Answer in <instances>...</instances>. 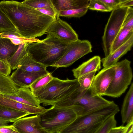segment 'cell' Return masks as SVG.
Wrapping results in <instances>:
<instances>
[{
	"label": "cell",
	"mask_w": 133,
	"mask_h": 133,
	"mask_svg": "<svg viewBox=\"0 0 133 133\" xmlns=\"http://www.w3.org/2000/svg\"><path fill=\"white\" fill-rule=\"evenodd\" d=\"M2 10L17 29L21 37L31 39L41 36L55 19L22 2L7 1Z\"/></svg>",
	"instance_id": "6da1fadb"
},
{
	"label": "cell",
	"mask_w": 133,
	"mask_h": 133,
	"mask_svg": "<svg viewBox=\"0 0 133 133\" xmlns=\"http://www.w3.org/2000/svg\"><path fill=\"white\" fill-rule=\"evenodd\" d=\"M69 43L49 34L45 39L29 44L27 51L36 61L52 66L62 57Z\"/></svg>",
	"instance_id": "7a4b0ae2"
},
{
	"label": "cell",
	"mask_w": 133,
	"mask_h": 133,
	"mask_svg": "<svg viewBox=\"0 0 133 133\" xmlns=\"http://www.w3.org/2000/svg\"><path fill=\"white\" fill-rule=\"evenodd\" d=\"M84 110L79 105H52L40 115L41 123L48 133H58L82 115Z\"/></svg>",
	"instance_id": "3957f363"
},
{
	"label": "cell",
	"mask_w": 133,
	"mask_h": 133,
	"mask_svg": "<svg viewBox=\"0 0 133 133\" xmlns=\"http://www.w3.org/2000/svg\"><path fill=\"white\" fill-rule=\"evenodd\" d=\"M119 111L118 106L112 101L104 107L79 117L58 133H94L109 118Z\"/></svg>",
	"instance_id": "277c9868"
},
{
	"label": "cell",
	"mask_w": 133,
	"mask_h": 133,
	"mask_svg": "<svg viewBox=\"0 0 133 133\" xmlns=\"http://www.w3.org/2000/svg\"><path fill=\"white\" fill-rule=\"evenodd\" d=\"M79 87L77 79L62 80L54 77L45 87L34 94L43 106H52L70 98Z\"/></svg>",
	"instance_id": "5b68a950"
},
{
	"label": "cell",
	"mask_w": 133,
	"mask_h": 133,
	"mask_svg": "<svg viewBox=\"0 0 133 133\" xmlns=\"http://www.w3.org/2000/svg\"><path fill=\"white\" fill-rule=\"evenodd\" d=\"M131 63L130 61L125 59L115 65L114 76L104 96L118 98L125 92L133 78Z\"/></svg>",
	"instance_id": "8992f818"
},
{
	"label": "cell",
	"mask_w": 133,
	"mask_h": 133,
	"mask_svg": "<svg viewBox=\"0 0 133 133\" xmlns=\"http://www.w3.org/2000/svg\"><path fill=\"white\" fill-rule=\"evenodd\" d=\"M128 9L118 7L112 11L102 37V47L105 57L110 53L112 43L122 28Z\"/></svg>",
	"instance_id": "52a82bcc"
},
{
	"label": "cell",
	"mask_w": 133,
	"mask_h": 133,
	"mask_svg": "<svg viewBox=\"0 0 133 133\" xmlns=\"http://www.w3.org/2000/svg\"><path fill=\"white\" fill-rule=\"evenodd\" d=\"M112 101L105 99L102 96H92L90 89L81 91L79 88L78 92L70 100L64 103L62 106L80 105L84 109L82 115H85L108 105Z\"/></svg>",
	"instance_id": "ba28073f"
},
{
	"label": "cell",
	"mask_w": 133,
	"mask_h": 133,
	"mask_svg": "<svg viewBox=\"0 0 133 133\" xmlns=\"http://www.w3.org/2000/svg\"><path fill=\"white\" fill-rule=\"evenodd\" d=\"M92 48L91 42L88 40L78 39L72 42L68 45L62 57L52 67L56 68L68 67L91 52Z\"/></svg>",
	"instance_id": "9c48e42d"
},
{
	"label": "cell",
	"mask_w": 133,
	"mask_h": 133,
	"mask_svg": "<svg viewBox=\"0 0 133 133\" xmlns=\"http://www.w3.org/2000/svg\"><path fill=\"white\" fill-rule=\"evenodd\" d=\"M115 73V66L104 68L94 76L90 90L92 96H104Z\"/></svg>",
	"instance_id": "30bf717a"
},
{
	"label": "cell",
	"mask_w": 133,
	"mask_h": 133,
	"mask_svg": "<svg viewBox=\"0 0 133 133\" xmlns=\"http://www.w3.org/2000/svg\"><path fill=\"white\" fill-rule=\"evenodd\" d=\"M46 34H51L69 43L78 39V35L68 23L57 17L48 29Z\"/></svg>",
	"instance_id": "8fae6325"
},
{
	"label": "cell",
	"mask_w": 133,
	"mask_h": 133,
	"mask_svg": "<svg viewBox=\"0 0 133 133\" xmlns=\"http://www.w3.org/2000/svg\"><path fill=\"white\" fill-rule=\"evenodd\" d=\"M40 115L24 117L19 118L12 125L19 133H48L42 126Z\"/></svg>",
	"instance_id": "7c38bea8"
},
{
	"label": "cell",
	"mask_w": 133,
	"mask_h": 133,
	"mask_svg": "<svg viewBox=\"0 0 133 133\" xmlns=\"http://www.w3.org/2000/svg\"><path fill=\"white\" fill-rule=\"evenodd\" d=\"M49 72L47 70L31 72L17 68L10 77L14 83L19 88L29 87L37 79Z\"/></svg>",
	"instance_id": "4fadbf2b"
},
{
	"label": "cell",
	"mask_w": 133,
	"mask_h": 133,
	"mask_svg": "<svg viewBox=\"0 0 133 133\" xmlns=\"http://www.w3.org/2000/svg\"><path fill=\"white\" fill-rule=\"evenodd\" d=\"M4 97L18 102L33 106L42 108L39 100L29 87L19 88L15 94H2Z\"/></svg>",
	"instance_id": "5bb4252c"
},
{
	"label": "cell",
	"mask_w": 133,
	"mask_h": 133,
	"mask_svg": "<svg viewBox=\"0 0 133 133\" xmlns=\"http://www.w3.org/2000/svg\"><path fill=\"white\" fill-rule=\"evenodd\" d=\"M133 44V35L114 52L101 59L104 68L115 65L121 57L131 50Z\"/></svg>",
	"instance_id": "9a60e30c"
},
{
	"label": "cell",
	"mask_w": 133,
	"mask_h": 133,
	"mask_svg": "<svg viewBox=\"0 0 133 133\" xmlns=\"http://www.w3.org/2000/svg\"><path fill=\"white\" fill-rule=\"evenodd\" d=\"M0 104L16 110L35 115H41L47 110L18 102L3 96L0 94Z\"/></svg>",
	"instance_id": "2e32d148"
},
{
	"label": "cell",
	"mask_w": 133,
	"mask_h": 133,
	"mask_svg": "<svg viewBox=\"0 0 133 133\" xmlns=\"http://www.w3.org/2000/svg\"><path fill=\"white\" fill-rule=\"evenodd\" d=\"M101 59L99 56H95L72 70L75 79L93 71H99L101 68Z\"/></svg>",
	"instance_id": "e0dca14e"
},
{
	"label": "cell",
	"mask_w": 133,
	"mask_h": 133,
	"mask_svg": "<svg viewBox=\"0 0 133 133\" xmlns=\"http://www.w3.org/2000/svg\"><path fill=\"white\" fill-rule=\"evenodd\" d=\"M121 114L123 125L133 120V83L132 82L123 100Z\"/></svg>",
	"instance_id": "ac0fdd59"
},
{
	"label": "cell",
	"mask_w": 133,
	"mask_h": 133,
	"mask_svg": "<svg viewBox=\"0 0 133 133\" xmlns=\"http://www.w3.org/2000/svg\"><path fill=\"white\" fill-rule=\"evenodd\" d=\"M58 13L60 11L88 7L89 0H51Z\"/></svg>",
	"instance_id": "d6986e66"
},
{
	"label": "cell",
	"mask_w": 133,
	"mask_h": 133,
	"mask_svg": "<svg viewBox=\"0 0 133 133\" xmlns=\"http://www.w3.org/2000/svg\"><path fill=\"white\" fill-rule=\"evenodd\" d=\"M47 67L33 59L27 52L20 62L17 68L28 72H36L46 70Z\"/></svg>",
	"instance_id": "ffe728a7"
},
{
	"label": "cell",
	"mask_w": 133,
	"mask_h": 133,
	"mask_svg": "<svg viewBox=\"0 0 133 133\" xmlns=\"http://www.w3.org/2000/svg\"><path fill=\"white\" fill-rule=\"evenodd\" d=\"M19 45L14 44L9 38L0 37V59L8 62Z\"/></svg>",
	"instance_id": "44dd1931"
},
{
	"label": "cell",
	"mask_w": 133,
	"mask_h": 133,
	"mask_svg": "<svg viewBox=\"0 0 133 133\" xmlns=\"http://www.w3.org/2000/svg\"><path fill=\"white\" fill-rule=\"evenodd\" d=\"M31 114L0 104V118L10 122Z\"/></svg>",
	"instance_id": "7402d4cb"
},
{
	"label": "cell",
	"mask_w": 133,
	"mask_h": 133,
	"mask_svg": "<svg viewBox=\"0 0 133 133\" xmlns=\"http://www.w3.org/2000/svg\"><path fill=\"white\" fill-rule=\"evenodd\" d=\"M133 35V29L122 28L112 43L110 54L124 44Z\"/></svg>",
	"instance_id": "603a6c76"
},
{
	"label": "cell",
	"mask_w": 133,
	"mask_h": 133,
	"mask_svg": "<svg viewBox=\"0 0 133 133\" xmlns=\"http://www.w3.org/2000/svg\"><path fill=\"white\" fill-rule=\"evenodd\" d=\"M30 42L24 43L19 45L16 52L8 60L11 69H17L20 62L27 53V48Z\"/></svg>",
	"instance_id": "cb8c5ba5"
},
{
	"label": "cell",
	"mask_w": 133,
	"mask_h": 133,
	"mask_svg": "<svg viewBox=\"0 0 133 133\" xmlns=\"http://www.w3.org/2000/svg\"><path fill=\"white\" fill-rule=\"evenodd\" d=\"M54 77L49 72L36 80L29 87L34 94L45 87L53 79Z\"/></svg>",
	"instance_id": "d4e9b609"
},
{
	"label": "cell",
	"mask_w": 133,
	"mask_h": 133,
	"mask_svg": "<svg viewBox=\"0 0 133 133\" xmlns=\"http://www.w3.org/2000/svg\"><path fill=\"white\" fill-rule=\"evenodd\" d=\"M17 31L0 8V32L16 33Z\"/></svg>",
	"instance_id": "484cf974"
},
{
	"label": "cell",
	"mask_w": 133,
	"mask_h": 133,
	"mask_svg": "<svg viewBox=\"0 0 133 133\" xmlns=\"http://www.w3.org/2000/svg\"><path fill=\"white\" fill-rule=\"evenodd\" d=\"M96 71V70L93 71L77 79L81 91L90 89Z\"/></svg>",
	"instance_id": "4316f807"
},
{
	"label": "cell",
	"mask_w": 133,
	"mask_h": 133,
	"mask_svg": "<svg viewBox=\"0 0 133 133\" xmlns=\"http://www.w3.org/2000/svg\"><path fill=\"white\" fill-rule=\"evenodd\" d=\"M88 7L79 9L63 11L58 13L59 17L62 16L69 18H79L84 16L87 12Z\"/></svg>",
	"instance_id": "83f0119b"
},
{
	"label": "cell",
	"mask_w": 133,
	"mask_h": 133,
	"mask_svg": "<svg viewBox=\"0 0 133 133\" xmlns=\"http://www.w3.org/2000/svg\"><path fill=\"white\" fill-rule=\"evenodd\" d=\"M22 2L36 9L54 6L51 0H25Z\"/></svg>",
	"instance_id": "f1b7e54d"
},
{
	"label": "cell",
	"mask_w": 133,
	"mask_h": 133,
	"mask_svg": "<svg viewBox=\"0 0 133 133\" xmlns=\"http://www.w3.org/2000/svg\"><path fill=\"white\" fill-rule=\"evenodd\" d=\"M115 115L109 118L94 133H108L112 128L116 126Z\"/></svg>",
	"instance_id": "f546056e"
},
{
	"label": "cell",
	"mask_w": 133,
	"mask_h": 133,
	"mask_svg": "<svg viewBox=\"0 0 133 133\" xmlns=\"http://www.w3.org/2000/svg\"><path fill=\"white\" fill-rule=\"evenodd\" d=\"M88 8L91 10L103 12L112 11L100 0H89Z\"/></svg>",
	"instance_id": "4dcf8cb0"
},
{
	"label": "cell",
	"mask_w": 133,
	"mask_h": 133,
	"mask_svg": "<svg viewBox=\"0 0 133 133\" xmlns=\"http://www.w3.org/2000/svg\"><path fill=\"white\" fill-rule=\"evenodd\" d=\"M108 133H133V120L125 126L122 125L112 128Z\"/></svg>",
	"instance_id": "1f68e13d"
},
{
	"label": "cell",
	"mask_w": 133,
	"mask_h": 133,
	"mask_svg": "<svg viewBox=\"0 0 133 133\" xmlns=\"http://www.w3.org/2000/svg\"><path fill=\"white\" fill-rule=\"evenodd\" d=\"M122 28L133 29V8H128L127 12Z\"/></svg>",
	"instance_id": "d6a6232c"
},
{
	"label": "cell",
	"mask_w": 133,
	"mask_h": 133,
	"mask_svg": "<svg viewBox=\"0 0 133 133\" xmlns=\"http://www.w3.org/2000/svg\"><path fill=\"white\" fill-rule=\"evenodd\" d=\"M42 13L55 19L59 16L58 13L54 6L36 9Z\"/></svg>",
	"instance_id": "836d02e7"
},
{
	"label": "cell",
	"mask_w": 133,
	"mask_h": 133,
	"mask_svg": "<svg viewBox=\"0 0 133 133\" xmlns=\"http://www.w3.org/2000/svg\"><path fill=\"white\" fill-rule=\"evenodd\" d=\"M11 69L8 62L0 59V74L6 76H9Z\"/></svg>",
	"instance_id": "e575fe53"
},
{
	"label": "cell",
	"mask_w": 133,
	"mask_h": 133,
	"mask_svg": "<svg viewBox=\"0 0 133 133\" xmlns=\"http://www.w3.org/2000/svg\"><path fill=\"white\" fill-rule=\"evenodd\" d=\"M112 10L118 7L123 0H100Z\"/></svg>",
	"instance_id": "d590c367"
},
{
	"label": "cell",
	"mask_w": 133,
	"mask_h": 133,
	"mask_svg": "<svg viewBox=\"0 0 133 133\" xmlns=\"http://www.w3.org/2000/svg\"><path fill=\"white\" fill-rule=\"evenodd\" d=\"M0 37L9 39L23 38L21 37L17 33H0Z\"/></svg>",
	"instance_id": "8d00e7d4"
},
{
	"label": "cell",
	"mask_w": 133,
	"mask_h": 133,
	"mask_svg": "<svg viewBox=\"0 0 133 133\" xmlns=\"http://www.w3.org/2000/svg\"><path fill=\"white\" fill-rule=\"evenodd\" d=\"M15 130L12 125L0 126V133H12Z\"/></svg>",
	"instance_id": "74e56055"
},
{
	"label": "cell",
	"mask_w": 133,
	"mask_h": 133,
	"mask_svg": "<svg viewBox=\"0 0 133 133\" xmlns=\"http://www.w3.org/2000/svg\"><path fill=\"white\" fill-rule=\"evenodd\" d=\"M133 6V0H123L118 7L128 8Z\"/></svg>",
	"instance_id": "f35d334b"
},
{
	"label": "cell",
	"mask_w": 133,
	"mask_h": 133,
	"mask_svg": "<svg viewBox=\"0 0 133 133\" xmlns=\"http://www.w3.org/2000/svg\"><path fill=\"white\" fill-rule=\"evenodd\" d=\"M9 122V121H6L0 118V126L8 125V123Z\"/></svg>",
	"instance_id": "ab89813d"
},
{
	"label": "cell",
	"mask_w": 133,
	"mask_h": 133,
	"mask_svg": "<svg viewBox=\"0 0 133 133\" xmlns=\"http://www.w3.org/2000/svg\"><path fill=\"white\" fill-rule=\"evenodd\" d=\"M12 133H19L18 132L16 131L15 130Z\"/></svg>",
	"instance_id": "60d3db41"
}]
</instances>
